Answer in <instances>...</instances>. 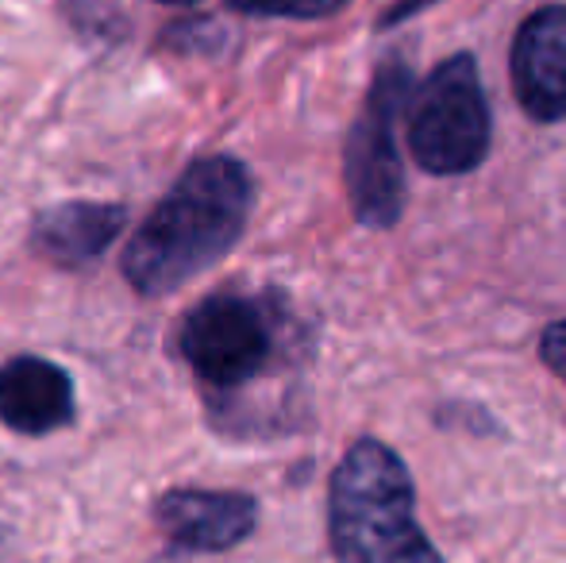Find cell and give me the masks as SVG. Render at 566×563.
<instances>
[{"label": "cell", "mask_w": 566, "mask_h": 563, "mask_svg": "<svg viewBox=\"0 0 566 563\" xmlns=\"http://www.w3.org/2000/svg\"><path fill=\"white\" fill-rule=\"evenodd\" d=\"M539 359L555 371V378L566 383V316L544 329V336H539Z\"/></svg>", "instance_id": "obj_11"}, {"label": "cell", "mask_w": 566, "mask_h": 563, "mask_svg": "<svg viewBox=\"0 0 566 563\" xmlns=\"http://www.w3.org/2000/svg\"><path fill=\"white\" fill-rule=\"evenodd\" d=\"M328 541L339 563H443L417 521V487L389 444L363 436L328 487Z\"/></svg>", "instance_id": "obj_2"}, {"label": "cell", "mask_w": 566, "mask_h": 563, "mask_svg": "<svg viewBox=\"0 0 566 563\" xmlns=\"http://www.w3.org/2000/svg\"><path fill=\"white\" fill-rule=\"evenodd\" d=\"M412 97V74L401 59L374 70L363 113L343 147V181L355 220L366 228H394L405 212V166L397 155V121Z\"/></svg>", "instance_id": "obj_4"}, {"label": "cell", "mask_w": 566, "mask_h": 563, "mask_svg": "<svg viewBox=\"0 0 566 563\" xmlns=\"http://www.w3.org/2000/svg\"><path fill=\"white\" fill-rule=\"evenodd\" d=\"M251 201V174L239 158H197L127 243V282L147 298H163L209 271L243 236Z\"/></svg>", "instance_id": "obj_1"}, {"label": "cell", "mask_w": 566, "mask_h": 563, "mask_svg": "<svg viewBox=\"0 0 566 563\" xmlns=\"http://www.w3.org/2000/svg\"><path fill=\"white\" fill-rule=\"evenodd\" d=\"M235 12L247 15H277V20H324L336 15L347 0H228Z\"/></svg>", "instance_id": "obj_10"}, {"label": "cell", "mask_w": 566, "mask_h": 563, "mask_svg": "<svg viewBox=\"0 0 566 563\" xmlns=\"http://www.w3.org/2000/svg\"><path fill=\"white\" fill-rule=\"evenodd\" d=\"M127 212L119 205L97 201H70L54 205L35 220V243L43 256H51L59 267H85L108 251V243L119 236Z\"/></svg>", "instance_id": "obj_9"}, {"label": "cell", "mask_w": 566, "mask_h": 563, "mask_svg": "<svg viewBox=\"0 0 566 563\" xmlns=\"http://www.w3.org/2000/svg\"><path fill=\"white\" fill-rule=\"evenodd\" d=\"M432 4H440V0H397V4L378 20V28H397V23L412 20V15H420L424 8H432Z\"/></svg>", "instance_id": "obj_12"}, {"label": "cell", "mask_w": 566, "mask_h": 563, "mask_svg": "<svg viewBox=\"0 0 566 563\" xmlns=\"http://www.w3.org/2000/svg\"><path fill=\"white\" fill-rule=\"evenodd\" d=\"M74 417V386L66 371L35 355L0 367V421L23 436H43L70 425Z\"/></svg>", "instance_id": "obj_8"}, {"label": "cell", "mask_w": 566, "mask_h": 563, "mask_svg": "<svg viewBox=\"0 0 566 563\" xmlns=\"http://www.w3.org/2000/svg\"><path fill=\"white\" fill-rule=\"evenodd\" d=\"M277 347L274 316L262 301L217 293L186 313L178 329V352L205 383L220 390L251 383L270 367Z\"/></svg>", "instance_id": "obj_5"}, {"label": "cell", "mask_w": 566, "mask_h": 563, "mask_svg": "<svg viewBox=\"0 0 566 563\" xmlns=\"http://www.w3.org/2000/svg\"><path fill=\"white\" fill-rule=\"evenodd\" d=\"M163 533L186 552H228L259 525V502L239 490H170L155 510Z\"/></svg>", "instance_id": "obj_7"}, {"label": "cell", "mask_w": 566, "mask_h": 563, "mask_svg": "<svg viewBox=\"0 0 566 563\" xmlns=\"http://www.w3.org/2000/svg\"><path fill=\"white\" fill-rule=\"evenodd\" d=\"M163 4H197V0H163Z\"/></svg>", "instance_id": "obj_13"}, {"label": "cell", "mask_w": 566, "mask_h": 563, "mask_svg": "<svg viewBox=\"0 0 566 563\" xmlns=\"http://www.w3.org/2000/svg\"><path fill=\"white\" fill-rule=\"evenodd\" d=\"M405 136L420 170L459 178L490 155V101L474 54H451L424 77L405 108Z\"/></svg>", "instance_id": "obj_3"}, {"label": "cell", "mask_w": 566, "mask_h": 563, "mask_svg": "<svg viewBox=\"0 0 566 563\" xmlns=\"http://www.w3.org/2000/svg\"><path fill=\"white\" fill-rule=\"evenodd\" d=\"M509 77L528 121H566V4L536 8L516 28Z\"/></svg>", "instance_id": "obj_6"}]
</instances>
